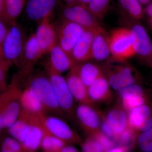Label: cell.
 <instances>
[{"mask_svg":"<svg viewBox=\"0 0 152 152\" xmlns=\"http://www.w3.org/2000/svg\"><path fill=\"white\" fill-rule=\"evenodd\" d=\"M102 68L110 88L118 91L138 83L140 80L138 72L127 61H119L110 57Z\"/></svg>","mask_w":152,"mask_h":152,"instance_id":"obj_1","label":"cell"},{"mask_svg":"<svg viewBox=\"0 0 152 152\" xmlns=\"http://www.w3.org/2000/svg\"><path fill=\"white\" fill-rule=\"evenodd\" d=\"M27 88L42 105L46 113L63 119L66 118L59 105L49 77L43 75L34 76L30 80Z\"/></svg>","mask_w":152,"mask_h":152,"instance_id":"obj_2","label":"cell"},{"mask_svg":"<svg viewBox=\"0 0 152 152\" xmlns=\"http://www.w3.org/2000/svg\"><path fill=\"white\" fill-rule=\"evenodd\" d=\"M25 42L21 28L15 23L10 25L1 48L3 58L11 65L21 64Z\"/></svg>","mask_w":152,"mask_h":152,"instance_id":"obj_3","label":"cell"},{"mask_svg":"<svg viewBox=\"0 0 152 152\" xmlns=\"http://www.w3.org/2000/svg\"><path fill=\"white\" fill-rule=\"evenodd\" d=\"M48 77L60 108L67 118L74 123L77 118L75 99L69 89L65 78L61 74L48 69Z\"/></svg>","mask_w":152,"mask_h":152,"instance_id":"obj_4","label":"cell"},{"mask_svg":"<svg viewBox=\"0 0 152 152\" xmlns=\"http://www.w3.org/2000/svg\"><path fill=\"white\" fill-rule=\"evenodd\" d=\"M109 41L112 58L127 61L136 55L129 28L115 29L109 34Z\"/></svg>","mask_w":152,"mask_h":152,"instance_id":"obj_5","label":"cell"},{"mask_svg":"<svg viewBox=\"0 0 152 152\" xmlns=\"http://www.w3.org/2000/svg\"><path fill=\"white\" fill-rule=\"evenodd\" d=\"M62 17L63 20L77 24L85 29L97 32L103 28L90 12L86 6L78 3L73 5L66 6L63 10Z\"/></svg>","mask_w":152,"mask_h":152,"instance_id":"obj_6","label":"cell"},{"mask_svg":"<svg viewBox=\"0 0 152 152\" xmlns=\"http://www.w3.org/2000/svg\"><path fill=\"white\" fill-rule=\"evenodd\" d=\"M39 115L43 124L53 135L66 143H77L80 142V137L63 119L56 116L48 115L46 113Z\"/></svg>","mask_w":152,"mask_h":152,"instance_id":"obj_7","label":"cell"},{"mask_svg":"<svg viewBox=\"0 0 152 152\" xmlns=\"http://www.w3.org/2000/svg\"><path fill=\"white\" fill-rule=\"evenodd\" d=\"M10 86V95L1 116L2 129H8L11 127L18 118L22 111L20 101L22 91L15 82H13Z\"/></svg>","mask_w":152,"mask_h":152,"instance_id":"obj_8","label":"cell"},{"mask_svg":"<svg viewBox=\"0 0 152 152\" xmlns=\"http://www.w3.org/2000/svg\"><path fill=\"white\" fill-rule=\"evenodd\" d=\"M85 30L77 24L63 20L58 32V45L71 56L74 46Z\"/></svg>","mask_w":152,"mask_h":152,"instance_id":"obj_9","label":"cell"},{"mask_svg":"<svg viewBox=\"0 0 152 152\" xmlns=\"http://www.w3.org/2000/svg\"><path fill=\"white\" fill-rule=\"evenodd\" d=\"M80 64L75 63L69 70L66 81L69 89L75 100L80 104L95 108V103L89 96L88 88L83 83L79 75Z\"/></svg>","mask_w":152,"mask_h":152,"instance_id":"obj_10","label":"cell"},{"mask_svg":"<svg viewBox=\"0 0 152 152\" xmlns=\"http://www.w3.org/2000/svg\"><path fill=\"white\" fill-rule=\"evenodd\" d=\"M128 117V126L138 134L152 127V101L132 109Z\"/></svg>","mask_w":152,"mask_h":152,"instance_id":"obj_11","label":"cell"},{"mask_svg":"<svg viewBox=\"0 0 152 152\" xmlns=\"http://www.w3.org/2000/svg\"><path fill=\"white\" fill-rule=\"evenodd\" d=\"M120 105L126 112L149 102L145 92L138 83L134 84L118 91Z\"/></svg>","mask_w":152,"mask_h":152,"instance_id":"obj_12","label":"cell"},{"mask_svg":"<svg viewBox=\"0 0 152 152\" xmlns=\"http://www.w3.org/2000/svg\"><path fill=\"white\" fill-rule=\"evenodd\" d=\"M58 0H26L25 13L33 21L48 19L56 7Z\"/></svg>","mask_w":152,"mask_h":152,"instance_id":"obj_13","label":"cell"},{"mask_svg":"<svg viewBox=\"0 0 152 152\" xmlns=\"http://www.w3.org/2000/svg\"><path fill=\"white\" fill-rule=\"evenodd\" d=\"M76 116L82 128L89 136L100 130V113L93 107L80 104L76 107Z\"/></svg>","mask_w":152,"mask_h":152,"instance_id":"obj_14","label":"cell"},{"mask_svg":"<svg viewBox=\"0 0 152 152\" xmlns=\"http://www.w3.org/2000/svg\"><path fill=\"white\" fill-rule=\"evenodd\" d=\"M129 28L136 55L146 58L152 53V41L148 32L140 23H135Z\"/></svg>","mask_w":152,"mask_h":152,"instance_id":"obj_15","label":"cell"},{"mask_svg":"<svg viewBox=\"0 0 152 152\" xmlns=\"http://www.w3.org/2000/svg\"><path fill=\"white\" fill-rule=\"evenodd\" d=\"M44 134L43 126L39 115L31 114L28 132L24 141L21 144L25 151L36 152L41 147Z\"/></svg>","mask_w":152,"mask_h":152,"instance_id":"obj_16","label":"cell"},{"mask_svg":"<svg viewBox=\"0 0 152 152\" xmlns=\"http://www.w3.org/2000/svg\"><path fill=\"white\" fill-rule=\"evenodd\" d=\"M95 32L86 29L79 38L71 54V58L77 64L91 60V50Z\"/></svg>","mask_w":152,"mask_h":152,"instance_id":"obj_17","label":"cell"},{"mask_svg":"<svg viewBox=\"0 0 152 152\" xmlns=\"http://www.w3.org/2000/svg\"><path fill=\"white\" fill-rule=\"evenodd\" d=\"M38 45L42 54L50 51L56 44L57 32L48 19L41 22L35 34Z\"/></svg>","mask_w":152,"mask_h":152,"instance_id":"obj_18","label":"cell"},{"mask_svg":"<svg viewBox=\"0 0 152 152\" xmlns=\"http://www.w3.org/2000/svg\"><path fill=\"white\" fill-rule=\"evenodd\" d=\"M50 65L48 67L55 72L61 74L69 70L75 64L58 44H56L50 51Z\"/></svg>","mask_w":152,"mask_h":152,"instance_id":"obj_19","label":"cell"},{"mask_svg":"<svg viewBox=\"0 0 152 152\" xmlns=\"http://www.w3.org/2000/svg\"><path fill=\"white\" fill-rule=\"evenodd\" d=\"M111 57L109 34L103 28L95 33L92 44L91 59L107 61Z\"/></svg>","mask_w":152,"mask_h":152,"instance_id":"obj_20","label":"cell"},{"mask_svg":"<svg viewBox=\"0 0 152 152\" xmlns=\"http://www.w3.org/2000/svg\"><path fill=\"white\" fill-rule=\"evenodd\" d=\"M88 94L93 102H108L111 100L112 93L105 76L103 74L88 88Z\"/></svg>","mask_w":152,"mask_h":152,"instance_id":"obj_21","label":"cell"},{"mask_svg":"<svg viewBox=\"0 0 152 152\" xmlns=\"http://www.w3.org/2000/svg\"><path fill=\"white\" fill-rule=\"evenodd\" d=\"M31 114L22 109L18 119L7 129L10 137L16 140L21 144L24 141L28 132Z\"/></svg>","mask_w":152,"mask_h":152,"instance_id":"obj_22","label":"cell"},{"mask_svg":"<svg viewBox=\"0 0 152 152\" xmlns=\"http://www.w3.org/2000/svg\"><path fill=\"white\" fill-rule=\"evenodd\" d=\"M43 54L36 39L35 34L30 36L25 41L21 65L23 64L26 69H29L34 64Z\"/></svg>","mask_w":152,"mask_h":152,"instance_id":"obj_23","label":"cell"},{"mask_svg":"<svg viewBox=\"0 0 152 152\" xmlns=\"http://www.w3.org/2000/svg\"><path fill=\"white\" fill-rule=\"evenodd\" d=\"M105 117L117 137L128 126V117L126 112L120 105L110 110Z\"/></svg>","mask_w":152,"mask_h":152,"instance_id":"obj_24","label":"cell"},{"mask_svg":"<svg viewBox=\"0 0 152 152\" xmlns=\"http://www.w3.org/2000/svg\"><path fill=\"white\" fill-rule=\"evenodd\" d=\"M26 0H4V21L11 25L15 23L26 5Z\"/></svg>","mask_w":152,"mask_h":152,"instance_id":"obj_25","label":"cell"},{"mask_svg":"<svg viewBox=\"0 0 152 152\" xmlns=\"http://www.w3.org/2000/svg\"><path fill=\"white\" fill-rule=\"evenodd\" d=\"M103 74L102 67L92 63L80 64L79 75L85 86L87 87L94 83Z\"/></svg>","mask_w":152,"mask_h":152,"instance_id":"obj_26","label":"cell"},{"mask_svg":"<svg viewBox=\"0 0 152 152\" xmlns=\"http://www.w3.org/2000/svg\"><path fill=\"white\" fill-rule=\"evenodd\" d=\"M20 101L22 109L30 113L38 115L46 114L42 105L32 94L27 88L22 91Z\"/></svg>","mask_w":152,"mask_h":152,"instance_id":"obj_27","label":"cell"},{"mask_svg":"<svg viewBox=\"0 0 152 152\" xmlns=\"http://www.w3.org/2000/svg\"><path fill=\"white\" fill-rule=\"evenodd\" d=\"M43 126L44 134L41 142V147L44 152H61L62 149L67 145L66 143L53 135L47 129L43 124Z\"/></svg>","mask_w":152,"mask_h":152,"instance_id":"obj_28","label":"cell"},{"mask_svg":"<svg viewBox=\"0 0 152 152\" xmlns=\"http://www.w3.org/2000/svg\"><path fill=\"white\" fill-rule=\"evenodd\" d=\"M113 0H91L86 6L91 14L98 22L103 20Z\"/></svg>","mask_w":152,"mask_h":152,"instance_id":"obj_29","label":"cell"},{"mask_svg":"<svg viewBox=\"0 0 152 152\" xmlns=\"http://www.w3.org/2000/svg\"><path fill=\"white\" fill-rule=\"evenodd\" d=\"M120 5L129 17L136 20L143 17L145 10L137 0H118Z\"/></svg>","mask_w":152,"mask_h":152,"instance_id":"obj_30","label":"cell"},{"mask_svg":"<svg viewBox=\"0 0 152 152\" xmlns=\"http://www.w3.org/2000/svg\"><path fill=\"white\" fill-rule=\"evenodd\" d=\"M138 134L134 130L129 126L117 136L116 142L119 146L131 147L134 141L137 140Z\"/></svg>","mask_w":152,"mask_h":152,"instance_id":"obj_31","label":"cell"},{"mask_svg":"<svg viewBox=\"0 0 152 152\" xmlns=\"http://www.w3.org/2000/svg\"><path fill=\"white\" fill-rule=\"evenodd\" d=\"M137 140L142 151L152 152V127L139 134Z\"/></svg>","mask_w":152,"mask_h":152,"instance_id":"obj_32","label":"cell"},{"mask_svg":"<svg viewBox=\"0 0 152 152\" xmlns=\"http://www.w3.org/2000/svg\"><path fill=\"white\" fill-rule=\"evenodd\" d=\"M83 152H105L101 143L94 136L90 135L82 145Z\"/></svg>","mask_w":152,"mask_h":152,"instance_id":"obj_33","label":"cell"},{"mask_svg":"<svg viewBox=\"0 0 152 152\" xmlns=\"http://www.w3.org/2000/svg\"><path fill=\"white\" fill-rule=\"evenodd\" d=\"M11 64L4 58L0 60V94L4 91L8 86L7 80Z\"/></svg>","mask_w":152,"mask_h":152,"instance_id":"obj_34","label":"cell"},{"mask_svg":"<svg viewBox=\"0 0 152 152\" xmlns=\"http://www.w3.org/2000/svg\"><path fill=\"white\" fill-rule=\"evenodd\" d=\"M100 116L102 119L100 124L101 132L114 142H115L117 135L114 132L111 126L106 119L105 116L101 114V113Z\"/></svg>","mask_w":152,"mask_h":152,"instance_id":"obj_35","label":"cell"},{"mask_svg":"<svg viewBox=\"0 0 152 152\" xmlns=\"http://www.w3.org/2000/svg\"><path fill=\"white\" fill-rule=\"evenodd\" d=\"M92 135L94 136L101 143L103 147L105 152H107L114 148L115 142L104 134L100 130L98 131Z\"/></svg>","mask_w":152,"mask_h":152,"instance_id":"obj_36","label":"cell"},{"mask_svg":"<svg viewBox=\"0 0 152 152\" xmlns=\"http://www.w3.org/2000/svg\"><path fill=\"white\" fill-rule=\"evenodd\" d=\"M2 143L8 147L15 152H26L22 146V144L12 137H6L4 139Z\"/></svg>","mask_w":152,"mask_h":152,"instance_id":"obj_37","label":"cell"},{"mask_svg":"<svg viewBox=\"0 0 152 152\" xmlns=\"http://www.w3.org/2000/svg\"><path fill=\"white\" fill-rule=\"evenodd\" d=\"M11 91V88L10 86V85L4 91L0 94V133H1V131L2 130L1 124V116L4 107L10 97Z\"/></svg>","mask_w":152,"mask_h":152,"instance_id":"obj_38","label":"cell"},{"mask_svg":"<svg viewBox=\"0 0 152 152\" xmlns=\"http://www.w3.org/2000/svg\"><path fill=\"white\" fill-rule=\"evenodd\" d=\"M8 29V28L6 26V23L1 19H0V50L1 51L2 44L7 35Z\"/></svg>","mask_w":152,"mask_h":152,"instance_id":"obj_39","label":"cell"},{"mask_svg":"<svg viewBox=\"0 0 152 152\" xmlns=\"http://www.w3.org/2000/svg\"><path fill=\"white\" fill-rule=\"evenodd\" d=\"M145 13L146 14L148 17V23L150 28L152 30V2H150L147 5Z\"/></svg>","mask_w":152,"mask_h":152,"instance_id":"obj_40","label":"cell"},{"mask_svg":"<svg viewBox=\"0 0 152 152\" xmlns=\"http://www.w3.org/2000/svg\"><path fill=\"white\" fill-rule=\"evenodd\" d=\"M131 147L118 146L113 148L106 152H128Z\"/></svg>","mask_w":152,"mask_h":152,"instance_id":"obj_41","label":"cell"},{"mask_svg":"<svg viewBox=\"0 0 152 152\" xmlns=\"http://www.w3.org/2000/svg\"><path fill=\"white\" fill-rule=\"evenodd\" d=\"M60 152H78L76 148L72 145H66Z\"/></svg>","mask_w":152,"mask_h":152,"instance_id":"obj_42","label":"cell"},{"mask_svg":"<svg viewBox=\"0 0 152 152\" xmlns=\"http://www.w3.org/2000/svg\"><path fill=\"white\" fill-rule=\"evenodd\" d=\"M4 0H0V19H1L4 21Z\"/></svg>","mask_w":152,"mask_h":152,"instance_id":"obj_43","label":"cell"},{"mask_svg":"<svg viewBox=\"0 0 152 152\" xmlns=\"http://www.w3.org/2000/svg\"><path fill=\"white\" fill-rule=\"evenodd\" d=\"M1 152H15L4 144H2Z\"/></svg>","mask_w":152,"mask_h":152,"instance_id":"obj_44","label":"cell"},{"mask_svg":"<svg viewBox=\"0 0 152 152\" xmlns=\"http://www.w3.org/2000/svg\"><path fill=\"white\" fill-rule=\"evenodd\" d=\"M66 4V6L73 5L78 4V0H64Z\"/></svg>","mask_w":152,"mask_h":152,"instance_id":"obj_45","label":"cell"},{"mask_svg":"<svg viewBox=\"0 0 152 152\" xmlns=\"http://www.w3.org/2000/svg\"><path fill=\"white\" fill-rule=\"evenodd\" d=\"M146 62L148 65L152 69V53L151 54L146 58Z\"/></svg>","mask_w":152,"mask_h":152,"instance_id":"obj_46","label":"cell"},{"mask_svg":"<svg viewBox=\"0 0 152 152\" xmlns=\"http://www.w3.org/2000/svg\"><path fill=\"white\" fill-rule=\"evenodd\" d=\"M91 0H78V3L83 5L87 6Z\"/></svg>","mask_w":152,"mask_h":152,"instance_id":"obj_47","label":"cell"},{"mask_svg":"<svg viewBox=\"0 0 152 152\" xmlns=\"http://www.w3.org/2000/svg\"><path fill=\"white\" fill-rule=\"evenodd\" d=\"M140 4L142 5H148L151 2V0H137Z\"/></svg>","mask_w":152,"mask_h":152,"instance_id":"obj_48","label":"cell"},{"mask_svg":"<svg viewBox=\"0 0 152 152\" xmlns=\"http://www.w3.org/2000/svg\"><path fill=\"white\" fill-rule=\"evenodd\" d=\"M2 56L1 52L0 50V60H1L3 58Z\"/></svg>","mask_w":152,"mask_h":152,"instance_id":"obj_49","label":"cell"},{"mask_svg":"<svg viewBox=\"0 0 152 152\" xmlns=\"http://www.w3.org/2000/svg\"></svg>","mask_w":152,"mask_h":152,"instance_id":"obj_50","label":"cell"},{"mask_svg":"<svg viewBox=\"0 0 152 152\" xmlns=\"http://www.w3.org/2000/svg\"></svg>","mask_w":152,"mask_h":152,"instance_id":"obj_51","label":"cell"}]
</instances>
